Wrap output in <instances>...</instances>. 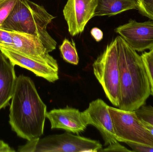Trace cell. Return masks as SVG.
Here are the masks:
<instances>
[{
	"instance_id": "obj_22",
	"label": "cell",
	"mask_w": 153,
	"mask_h": 152,
	"mask_svg": "<svg viewBox=\"0 0 153 152\" xmlns=\"http://www.w3.org/2000/svg\"><path fill=\"white\" fill-rule=\"evenodd\" d=\"M126 144L132 149L134 152H153V147L152 146L135 143L128 142Z\"/></svg>"
},
{
	"instance_id": "obj_9",
	"label": "cell",
	"mask_w": 153,
	"mask_h": 152,
	"mask_svg": "<svg viewBox=\"0 0 153 152\" xmlns=\"http://www.w3.org/2000/svg\"><path fill=\"white\" fill-rule=\"evenodd\" d=\"M108 107L103 100L98 99L91 102L88 108L84 111L87 115L89 125L95 127L100 131L106 146L118 142Z\"/></svg>"
},
{
	"instance_id": "obj_10",
	"label": "cell",
	"mask_w": 153,
	"mask_h": 152,
	"mask_svg": "<svg viewBox=\"0 0 153 152\" xmlns=\"http://www.w3.org/2000/svg\"><path fill=\"white\" fill-rule=\"evenodd\" d=\"M46 118L50 121L51 129H62L74 134L83 132L89 125L84 112L71 107L53 109L47 112Z\"/></svg>"
},
{
	"instance_id": "obj_11",
	"label": "cell",
	"mask_w": 153,
	"mask_h": 152,
	"mask_svg": "<svg viewBox=\"0 0 153 152\" xmlns=\"http://www.w3.org/2000/svg\"><path fill=\"white\" fill-rule=\"evenodd\" d=\"M0 50L14 66L18 65L27 69L36 76L43 78L51 83L59 79L58 65L34 59L4 47H0Z\"/></svg>"
},
{
	"instance_id": "obj_18",
	"label": "cell",
	"mask_w": 153,
	"mask_h": 152,
	"mask_svg": "<svg viewBox=\"0 0 153 152\" xmlns=\"http://www.w3.org/2000/svg\"><path fill=\"white\" fill-rule=\"evenodd\" d=\"M18 0H0V26L7 18Z\"/></svg>"
},
{
	"instance_id": "obj_1",
	"label": "cell",
	"mask_w": 153,
	"mask_h": 152,
	"mask_svg": "<svg viewBox=\"0 0 153 152\" xmlns=\"http://www.w3.org/2000/svg\"><path fill=\"white\" fill-rule=\"evenodd\" d=\"M47 106L33 80L23 75L17 77L11 98L9 123L19 137L28 141L44 134Z\"/></svg>"
},
{
	"instance_id": "obj_15",
	"label": "cell",
	"mask_w": 153,
	"mask_h": 152,
	"mask_svg": "<svg viewBox=\"0 0 153 152\" xmlns=\"http://www.w3.org/2000/svg\"><path fill=\"white\" fill-rule=\"evenodd\" d=\"M63 59L65 61L73 65H77L79 62V57L75 43L65 38L59 47Z\"/></svg>"
},
{
	"instance_id": "obj_23",
	"label": "cell",
	"mask_w": 153,
	"mask_h": 152,
	"mask_svg": "<svg viewBox=\"0 0 153 152\" xmlns=\"http://www.w3.org/2000/svg\"><path fill=\"white\" fill-rule=\"evenodd\" d=\"M91 35L96 42H100L103 38V33L100 29L94 27L92 29L91 31Z\"/></svg>"
},
{
	"instance_id": "obj_2",
	"label": "cell",
	"mask_w": 153,
	"mask_h": 152,
	"mask_svg": "<svg viewBox=\"0 0 153 152\" xmlns=\"http://www.w3.org/2000/svg\"><path fill=\"white\" fill-rule=\"evenodd\" d=\"M116 38L120 70L118 108L135 111L151 95L150 84L141 55L120 36Z\"/></svg>"
},
{
	"instance_id": "obj_7",
	"label": "cell",
	"mask_w": 153,
	"mask_h": 152,
	"mask_svg": "<svg viewBox=\"0 0 153 152\" xmlns=\"http://www.w3.org/2000/svg\"><path fill=\"white\" fill-rule=\"evenodd\" d=\"M126 42L136 51L153 49V21L138 22L130 19L115 29Z\"/></svg>"
},
{
	"instance_id": "obj_5",
	"label": "cell",
	"mask_w": 153,
	"mask_h": 152,
	"mask_svg": "<svg viewBox=\"0 0 153 152\" xmlns=\"http://www.w3.org/2000/svg\"><path fill=\"white\" fill-rule=\"evenodd\" d=\"M95 77L114 106L120 102V70L116 38L108 44L93 63Z\"/></svg>"
},
{
	"instance_id": "obj_16",
	"label": "cell",
	"mask_w": 153,
	"mask_h": 152,
	"mask_svg": "<svg viewBox=\"0 0 153 152\" xmlns=\"http://www.w3.org/2000/svg\"><path fill=\"white\" fill-rule=\"evenodd\" d=\"M151 89V95L153 96V49L141 54Z\"/></svg>"
},
{
	"instance_id": "obj_12",
	"label": "cell",
	"mask_w": 153,
	"mask_h": 152,
	"mask_svg": "<svg viewBox=\"0 0 153 152\" xmlns=\"http://www.w3.org/2000/svg\"><path fill=\"white\" fill-rule=\"evenodd\" d=\"M11 34L13 46L10 49L39 60L58 65L57 61L48 52L38 37L31 34L15 31H11Z\"/></svg>"
},
{
	"instance_id": "obj_6",
	"label": "cell",
	"mask_w": 153,
	"mask_h": 152,
	"mask_svg": "<svg viewBox=\"0 0 153 152\" xmlns=\"http://www.w3.org/2000/svg\"><path fill=\"white\" fill-rule=\"evenodd\" d=\"M115 137L119 142L135 143L153 147V136L135 111L109 106Z\"/></svg>"
},
{
	"instance_id": "obj_21",
	"label": "cell",
	"mask_w": 153,
	"mask_h": 152,
	"mask_svg": "<svg viewBox=\"0 0 153 152\" xmlns=\"http://www.w3.org/2000/svg\"><path fill=\"white\" fill-rule=\"evenodd\" d=\"M99 152H134L132 150H128L125 146L120 145L119 142L113 143L109 145L107 147L104 149H102Z\"/></svg>"
},
{
	"instance_id": "obj_4",
	"label": "cell",
	"mask_w": 153,
	"mask_h": 152,
	"mask_svg": "<svg viewBox=\"0 0 153 152\" xmlns=\"http://www.w3.org/2000/svg\"><path fill=\"white\" fill-rule=\"evenodd\" d=\"M102 149L98 141L65 132L28 141L18 147L20 152H97Z\"/></svg>"
},
{
	"instance_id": "obj_24",
	"label": "cell",
	"mask_w": 153,
	"mask_h": 152,
	"mask_svg": "<svg viewBox=\"0 0 153 152\" xmlns=\"http://www.w3.org/2000/svg\"><path fill=\"white\" fill-rule=\"evenodd\" d=\"M13 149L11 148L7 144L3 141L0 140V152H15Z\"/></svg>"
},
{
	"instance_id": "obj_3",
	"label": "cell",
	"mask_w": 153,
	"mask_h": 152,
	"mask_svg": "<svg viewBox=\"0 0 153 152\" xmlns=\"http://www.w3.org/2000/svg\"><path fill=\"white\" fill-rule=\"evenodd\" d=\"M54 18L42 5L30 0H18L0 28L38 37L49 53L55 50L57 44L47 31Z\"/></svg>"
},
{
	"instance_id": "obj_17",
	"label": "cell",
	"mask_w": 153,
	"mask_h": 152,
	"mask_svg": "<svg viewBox=\"0 0 153 152\" xmlns=\"http://www.w3.org/2000/svg\"><path fill=\"white\" fill-rule=\"evenodd\" d=\"M139 13L153 21V0H136Z\"/></svg>"
},
{
	"instance_id": "obj_20",
	"label": "cell",
	"mask_w": 153,
	"mask_h": 152,
	"mask_svg": "<svg viewBox=\"0 0 153 152\" xmlns=\"http://www.w3.org/2000/svg\"><path fill=\"white\" fill-rule=\"evenodd\" d=\"M13 46V41L11 31L0 28V47L12 49Z\"/></svg>"
},
{
	"instance_id": "obj_8",
	"label": "cell",
	"mask_w": 153,
	"mask_h": 152,
	"mask_svg": "<svg viewBox=\"0 0 153 152\" xmlns=\"http://www.w3.org/2000/svg\"><path fill=\"white\" fill-rule=\"evenodd\" d=\"M98 0H68L63 10L68 30L73 36L81 34L94 17Z\"/></svg>"
},
{
	"instance_id": "obj_13",
	"label": "cell",
	"mask_w": 153,
	"mask_h": 152,
	"mask_svg": "<svg viewBox=\"0 0 153 152\" xmlns=\"http://www.w3.org/2000/svg\"><path fill=\"white\" fill-rule=\"evenodd\" d=\"M17 78L14 65L0 50V110L9 105Z\"/></svg>"
},
{
	"instance_id": "obj_14",
	"label": "cell",
	"mask_w": 153,
	"mask_h": 152,
	"mask_svg": "<svg viewBox=\"0 0 153 152\" xmlns=\"http://www.w3.org/2000/svg\"><path fill=\"white\" fill-rule=\"evenodd\" d=\"M137 9L136 0H98L94 16L110 17Z\"/></svg>"
},
{
	"instance_id": "obj_25",
	"label": "cell",
	"mask_w": 153,
	"mask_h": 152,
	"mask_svg": "<svg viewBox=\"0 0 153 152\" xmlns=\"http://www.w3.org/2000/svg\"><path fill=\"white\" fill-rule=\"evenodd\" d=\"M142 120L144 126H145L150 131V133H151L153 136V126L152 125L147 123V122H146V121H143V120Z\"/></svg>"
},
{
	"instance_id": "obj_19",
	"label": "cell",
	"mask_w": 153,
	"mask_h": 152,
	"mask_svg": "<svg viewBox=\"0 0 153 152\" xmlns=\"http://www.w3.org/2000/svg\"><path fill=\"white\" fill-rule=\"evenodd\" d=\"M135 112L140 119L153 126V106L145 104Z\"/></svg>"
}]
</instances>
